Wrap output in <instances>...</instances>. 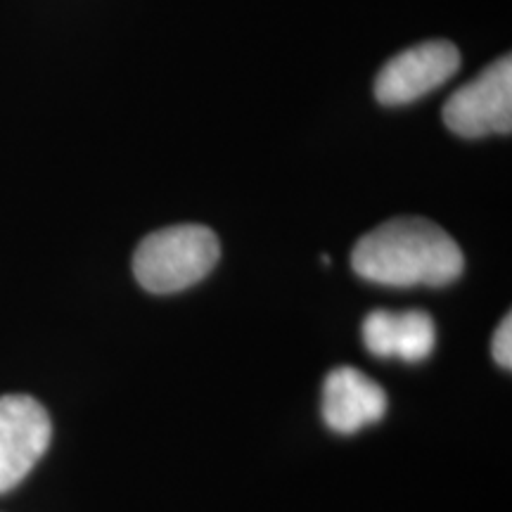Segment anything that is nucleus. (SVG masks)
<instances>
[{"label":"nucleus","mask_w":512,"mask_h":512,"mask_svg":"<svg viewBox=\"0 0 512 512\" xmlns=\"http://www.w3.org/2000/svg\"><path fill=\"white\" fill-rule=\"evenodd\" d=\"M351 266L363 280L387 287H444L460 278L465 256L434 221L394 219L356 242Z\"/></svg>","instance_id":"1"},{"label":"nucleus","mask_w":512,"mask_h":512,"mask_svg":"<svg viewBox=\"0 0 512 512\" xmlns=\"http://www.w3.org/2000/svg\"><path fill=\"white\" fill-rule=\"evenodd\" d=\"M219 256L214 230L183 223L147 235L133 256V273L147 292L174 294L207 278Z\"/></svg>","instance_id":"2"},{"label":"nucleus","mask_w":512,"mask_h":512,"mask_svg":"<svg viewBox=\"0 0 512 512\" xmlns=\"http://www.w3.org/2000/svg\"><path fill=\"white\" fill-rule=\"evenodd\" d=\"M444 124L456 136H508L512 128V60L498 57L444 105Z\"/></svg>","instance_id":"3"},{"label":"nucleus","mask_w":512,"mask_h":512,"mask_svg":"<svg viewBox=\"0 0 512 512\" xmlns=\"http://www.w3.org/2000/svg\"><path fill=\"white\" fill-rule=\"evenodd\" d=\"M53 422L34 396H0V494H8L27 479L46 456Z\"/></svg>","instance_id":"4"},{"label":"nucleus","mask_w":512,"mask_h":512,"mask_svg":"<svg viewBox=\"0 0 512 512\" xmlns=\"http://www.w3.org/2000/svg\"><path fill=\"white\" fill-rule=\"evenodd\" d=\"M460 69V50L448 41H427L392 57L375 79L382 105H406L444 86Z\"/></svg>","instance_id":"5"},{"label":"nucleus","mask_w":512,"mask_h":512,"mask_svg":"<svg viewBox=\"0 0 512 512\" xmlns=\"http://www.w3.org/2000/svg\"><path fill=\"white\" fill-rule=\"evenodd\" d=\"M387 394L375 380L356 368H337L323 384V420L337 434H354L382 420Z\"/></svg>","instance_id":"6"},{"label":"nucleus","mask_w":512,"mask_h":512,"mask_svg":"<svg viewBox=\"0 0 512 512\" xmlns=\"http://www.w3.org/2000/svg\"><path fill=\"white\" fill-rule=\"evenodd\" d=\"M363 342L377 358L418 363L432 354L437 330L425 311H373L363 320Z\"/></svg>","instance_id":"7"},{"label":"nucleus","mask_w":512,"mask_h":512,"mask_svg":"<svg viewBox=\"0 0 512 512\" xmlns=\"http://www.w3.org/2000/svg\"><path fill=\"white\" fill-rule=\"evenodd\" d=\"M491 351H494L496 363L505 370L512 368V318L510 313L501 320L496 328L494 342H491Z\"/></svg>","instance_id":"8"}]
</instances>
